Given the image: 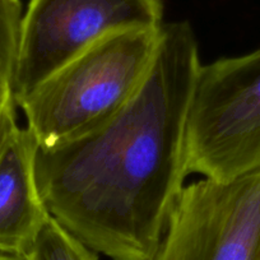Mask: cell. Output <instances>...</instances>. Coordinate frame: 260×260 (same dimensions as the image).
Returning <instances> with one entry per match:
<instances>
[{
	"label": "cell",
	"instance_id": "6da1fadb",
	"mask_svg": "<svg viewBox=\"0 0 260 260\" xmlns=\"http://www.w3.org/2000/svg\"><path fill=\"white\" fill-rule=\"evenodd\" d=\"M187 22L162 26L148 77L114 117L81 137L37 147L50 216L111 260H149L189 175L186 119L201 68Z\"/></svg>",
	"mask_w": 260,
	"mask_h": 260
},
{
	"label": "cell",
	"instance_id": "7a4b0ae2",
	"mask_svg": "<svg viewBox=\"0 0 260 260\" xmlns=\"http://www.w3.org/2000/svg\"><path fill=\"white\" fill-rule=\"evenodd\" d=\"M159 28L116 32L92 45L42 82L21 107L39 147H54L106 122L146 82Z\"/></svg>",
	"mask_w": 260,
	"mask_h": 260
},
{
	"label": "cell",
	"instance_id": "3957f363",
	"mask_svg": "<svg viewBox=\"0 0 260 260\" xmlns=\"http://www.w3.org/2000/svg\"><path fill=\"white\" fill-rule=\"evenodd\" d=\"M189 174L226 181L260 167V47L201 65L186 119Z\"/></svg>",
	"mask_w": 260,
	"mask_h": 260
},
{
	"label": "cell",
	"instance_id": "277c9868",
	"mask_svg": "<svg viewBox=\"0 0 260 260\" xmlns=\"http://www.w3.org/2000/svg\"><path fill=\"white\" fill-rule=\"evenodd\" d=\"M164 26L161 0H31L12 77L17 106L62 65L116 32Z\"/></svg>",
	"mask_w": 260,
	"mask_h": 260
},
{
	"label": "cell",
	"instance_id": "5b68a950",
	"mask_svg": "<svg viewBox=\"0 0 260 260\" xmlns=\"http://www.w3.org/2000/svg\"><path fill=\"white\" fill-rule=\"evenodd\" d=\"M149 260H260V167L185 185Z\"/></svg>",
	"mask_w": 260,
	"mask_h": 260
},
{
	"label": "cell",
	"instance_id": "8992f818",
	"mask_svg": "<svg viewBox=\"0 0 260 260\" xmlns=\"http://www.w3.org/2000/svg\"><path fill=\"white\" fill-rule=\"evenodd\" d=\"M37 147L18 126L0 156V252L26 255L50 217L37 185Z\"/></svg>",
	"mask_w": 260,
	"mask_h": 260
},
{
	"label": "cell",
	"instance_id": "52a82bcc",
	"mask_svg": "<svg viewBox=\"0 0 260 260\" xmlns=\"http://www.w3.org/2000/svg\"><path fill=\"white\" fill-rule=\"evenodd\" d=\"M29 260H99V254L60 226L51 216L27 251Z\"/></svg>",
	"mask_w": 260,
	"mask_h": 260
},
{
	"label": "cell",
	"instance_id": "ba28073f",
	"mask_svg": "<svg viewBox=\"0 0 260 260\" xmlns=\"http://www.w3.org/2000/svg\"><path fill=\"white\" fill-rule=\"evenodd\" d=\"M22 18L21 0H0V86H12Z\"/></svg>",
	"mask_w": 260,
	"mask_h": 260
},
{
	"label": "cell",
	"instance_id": "9c48e42d",
	"mask_svg": "<svg viewBox=\"0 0 260 260\" xmlns=\"http://www.w3.org/2000/svg\"><path fill=\"white\" fill-rule=\"evenodd\" d=\"M17 107L18 106L14 101L11 87L0 86V156L14 130L18 127L16 115Z\"/></svg>",
	"mask_w": 260,
	"mask_h": 260
},
{
	"label": "cell",
	"instance_id": "30bf717a",
	"mask_svg": "<svg viewBox=\"0 0 260 260\" xmlns=\"http://www.w3.org/2000/svg\"><path fill=\"white\" fill-rule=\"evenodd\" d=\"M0 260H29L27 255L19 254H6V252H0Z\"/></svg>",
	"mask_w": 260,
	"mask_h": 260
}]
</instances>
